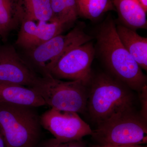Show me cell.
Returning a JSON list of instances; mask_svg holds the SVG:
<instances>
[{
    "label": "cell",
    "mask_w": 147,
    "mask_h": 147,
    "mask_svg": "<svg viewBox=\"0 0 147 147\" xmlns=\"http://www.w3.org/2000/svg\"><path fill=\"white\" fill-rule=\"evenodd\" d=\"M30 88L51 108L77 113L86 111L88 87L79 81H63L50 74L40 76Z\"/></svg>",
    "instance_id": "cell-5"
},
{
    "label": "cell",
    "mask_w": 147,
    "mask_h": 147,
    "mask_svg": "<svg viewBox=\"0 0 147 147\" xmlns=\"http://www.w3.org/2000/svg\"><path fill=\"white\" fill-rule=\"evenodd\" d=\"M17 5L21 21L54 22L50 0H17Z\"/></svg>",
    "instance_id": "cell-14"
},
{
    "label": "cell",
    "mask_w": 147,
    "mask_h": 147,
    "mask_svg": "<svg viewBox=\"0 0 147 147\" xmlns=\"http://www.w3.org/2000/svg\"><path fill=\"white\" fill-rule=\"evenodd\" d=\"M93 147H145L142 145H127V146H111V145H98Z\"/></svg>",
    "instance_id": "cell-21"
},
{
    "label": "cell",
    "mask_w": 147,
    "mask_h": 147,
    "mask_svg": "<svg viewBox=\"0 0 147 147\" xmlns=\"http://www.w3.org/2000/svg\"><path fill=\"white\" fill-rule=\"evenodd\" d=\"M42 127L61 142L79 141L92 130L78 113L51 108L40 116Z\"/></svg>",
    "instance_id": "cell-8"
},
{
    "label": "cell",
    "mask_w": 147,
    "mask_h": 147,
    "mask_svg": "<svg viewBox=\"0 0 147 147\" xmlns=\"http://www.w3.org/2000/svg\"><path fill=\"white\" fill-rule=\"evenodd\" d=\"M113 3L124 26L132 30L146 28L147 12L138 0H114Z\"/></svg>",
    "instance_id": "cell-13"
},
{
    "label": "cell",
    "mask_w": 147,
    "mask_h": 147,
    "mask_svg": "<svg viewBox=\"0 0 147 147\" xmlns=\"http://www.w3.org/2000/svg\"><path fill=\"white\" fill-rule=\"evenodd\" d=\"M63 2L67 24H73L79 16L76 0H63Z\"/></svg>",
    "instance_id": "cell-19"
},
{
    "label": "cell",
    "mask_w": 147,
    "mask_h": 147,
    "mask_svg": "<svg viewBox=\"0 0 147 147\" xmlns=\"http://www.w3.org/2000/svg\"><path fill=\"white\" fill-rule=\"evenodd\" d=\"M139 98L141 105L140 115L147 121V86L145 85L139 92Z\"/></svg>",
    "instance_id": "cell-20"
},
{
    "label": "cell",
    "mask_w": 147,
    "mask_h": 147,
    "mask_svg": "<svg viewBox=\"0 0 147 147\" xmlns=\"http://www.w3.org/2000/svg\"><path fill=\"white\" fill-rule=\"evenodd\" d=\"M117 33L124 47L142 69H147V38L123 25L116 26Z\"/></svg>",
    "instance_id": "cell-12"
},
{
    "label": "cell",
    "mask_w": 147,
    "mask_h": 147,
    "mask_svg": "<svg viewBox=\"0 0 147 147\" xmlns=\"http://www.w3.org/2000/svg\"><path fill=\"white\" fill-rule=\"evenodd\" d=\"M0 104L37 107L45 106L42 97L28 87L0 84Z\"/></svg>",
    "instance_id": "cell-11"
},
{
    "label": "cell",
    "mask_w": 147,
    "mask_h": 147,
    "mask_svg": "<svg viewBox=\"0 0 147 147\" xmlns=\"http://www.w3.org/2000/svg\"><path fill=\"white\" fill-rule=\"evenodd\" d=\"M98 54L111 76L132 91H141L147 85V76L124 47L116 25L111 17L102 22L96 34Z\"/></svg>",
    "instance_id": "cell-1"
},
{
    "label": "cell",
    "mask_w": 147,
    "mask_h": 147,
    "mask_svg": "<svg viewBox=\"0 0 147 147\" xmlns=\"http://www.w3.org/2000/svg\"><path fill=\"white\" fill-rule=\"evenodd\" d=\"M88 87L86 110L97 125L119 113L134 108L132 90L109 74L93 76Z\"/></svg>",
    "instance_id": "cell-2"
},
{
    "label": "cell",
    "mask_w": 147,
    "mask_h": 147,
    "mask_svg": "<svg viewBox=\"0 0 147 147\" xmlns=\"http://www.w3.org/2000/svg\"><path fill=\"white\" fill-rule=\"evenodd\" d=\"M139 3L147 12V0H138Z\"/></svg>",
    "instance_id": "cell-22"
},
{
    "label": "cell",
    "mask_w": 147,
    "mask_h": 147,
    "mask_svg": "<svg viewBox=\"0 0 147 147\" xmlns=\"http://www.w3.org/2000/svg\"><path fill=\"white\" fill-rule=\"evenodd\" d=\"M50 3L53 21L60 22L66 26L68 25L63 0H50Z\"/></svg>",
    "instance_id": "cell-17"
},
{
    "label": "cell",
    "mask_w": 147,
    "mask_h": 147,
    "mask_svg": "<svg viewBox=\"0 0 147 147\" xmlns=\"http://www.w3.org/2000/svg\"><path fill=\"white\" fill-rule=\"evenodd\" d=\"M76 1L79 16L92 21L100 18L113 8L111 0H76Z\"/></svg>",
    "instance_id": "cell-16"
},
{
    "label": "cell",
    "mask_w": 147,
    "mask_h": 147,
    "mask_svg": "<svg viewBox=\"0 0 147 147\" xmlns=\"http://www.w3.org/2000/svg\"><path fill=\"white\" fill-rule=\"evenodd\" d=\"M40 76L21 59L12 45L0 47V84L31 88Z\"/></svg>",
    "instance_id": "cell-9"
},
{
    "label": "cell",
    "mask_w": 147,
    "mask_h": 147,
    "mask_svg": "<svg viewBox=\"0 0 147 147\" xmlns=\"http://www.w3.org/2000/svg\"><path fill=\"white\" fill-rule=\"evenodd\" d=\"M111 1H112V2H113V1H114V0H111Z\"/></svg>",
    "instance_id": "cell-24"
},
{
    "label": "cell",
    "mask_w": 147,
    "mask_h": 147,
    "mask_svg": "<svg viewBox=\"0 0 147 147\" xmlns=\"http://www.w3.org/2000/svg\"><path fill=\"white\" fill-rule=\"evenodd\" d=\"M36 108L0 104V131L7 147H37L41 127Z\"/></svg>",
    "instance_id": "cell-3"
},
{
    "label": "cell",
    "mask_w": 147,
    "mask_h": 147,
    "mask_svg": "<svg viewBox=\"0 0 147 147\" xmlns=\"http://www.w3.org/2000/svg\"><path fill=\"white\" fill-rule=\"evenodd\" d=\"M21 22L17 0H0V36L5 38Z\"/></svg>",
    "instance_id": "cell-15"
},
{
    "label": "cell",
    "mask_w": 147,
    "mask_h": 147,
    "mask_svg": "<svg viewBox=\"0 0 147 147\" xmlns=\"http://www.w3.org/2000/svg\"><path fill=\"white\" fill-rule=\"evenodd\" d=\"M92 36L87 34L84 26H77L68 33L56 36L41 45L28 50L29 65L36 72L45 76L57 61L71 48L91 41Z\"/></svg>",
    "instance_id": "cell-6"
},
{
    "label": "cell",
    "mask_w": 147,
    "mask_h": 147,
    "mask_svg": "<svg viewBox=\"0 0 147 147\" xmlns=\"http://www.w3.org/2000/svg\"><path fill=\"white\" fill-rule=\"evenodd\" d=\"M23 20L16 41V45L30 50L61 34L66 26L59 22Z\"/></svg>",
    "instance_id": "cell-10"
},
{
    "label": "cell",
    "mask_w": 147,
    "mask_h": 147,
    "mask_svg": "<svg viewBox=\"0 0 147 147\" xmlns=\"http://www.w3.org/2000/svg\"><path fill=\"white\" fill-rule=\"evenodd\" d=\"M37 147H87L82 140L67 142H61L55 138L45 140L38 144Z\"/></svg>",
    "instance_id": "cell-18"
},
{
    "label": "cell",
    "mask_w": 147,
    "mask_h": 147,
    "mask_svg": "<svg viewBox=\"0 0 147 147\" xmlns=\"http://www.w3.org/2000/svg\"><path fill=\"white\" fill-rule=\"evenodd\" d=\"M145 147H147V146H145Z\"/></svg>",
    "instance_id": "cell-25"
},
{
    "label": "cell",
    "mask_w": 147,
    "mask_h": 147,
    "mask_svg": "<svg viewBox=\"0 0 147 147\" xmlns=\"http://www.w3.org/2000/svg\"><path fill=\"white\" fill-rule=\"evenodd\" d=\"M96 50L91 41L71 48L57 61L50 74L57 79L79 81L88 86Z\"/></svg>",
    "instance_id": "cell-7"
},
{
    "label": "cell",
    "mask_w": 147,
    "mask_h": 147,
    "mask_svg": "<svg viewBox=\"0 0 147 147\" xmlns=\"http://www.w3.org/2000/svg\"><path fill=\"white\" fill-rule=\"evenodd\" d=\"M0 147H7L4 139L0 131Z\"/></svg>",
    "instance_id": "cell-23"
},
{
    "label": "cell",
    "mask_w": 147,
    "mask_h": 147,
    "mask_svg": "<svg viewBox=\"0 0 147 147\" xmlns=\"http://www.w3.org/2000/svg\"><path fill=\"white\" fill-rule=\"evenodd\" d=\"M147 121L134 108L98 125L91 136L99 145L127 146L147 143Z\"/></svg>",
    "instance_id": "cell-4"
}]
</instances>
